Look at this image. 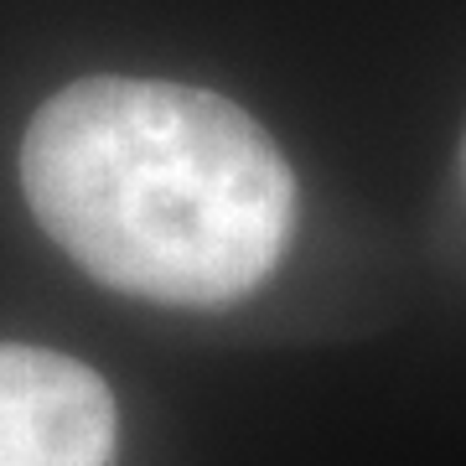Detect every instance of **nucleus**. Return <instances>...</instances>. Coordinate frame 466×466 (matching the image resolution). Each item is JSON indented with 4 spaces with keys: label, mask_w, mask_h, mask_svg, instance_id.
I'll list each match as a JSON object with an SVG mask.
<instances>
[{
    "label": "nucleus",
    "mask_w": 466,
    "mask_h": 466,
    "mask_svg": "<svg viewBox=\"0 0 466 466\" xmlns=\"http://www.w3.org/2000/svg\"><path fill=\"white\" fill-rule=\"evenodd\" d=\"M36 223L94 280L161 306H228L280 265L296 177L223 94L167 78H84L21 140Z\"/></svg>",
    "instance_id": "f257e3e1"
},
{
    "label": "nucleus",
    "mask_w": 466,
    "mask_h": 466,
    "mask_svg": "<svg viewBox=\"0 0 466 466\" xmlns=\"http://www.w3.org/2000/svg\"><path fill=\"white\" fill-rule=\"evenodd\" d=\"M0 466H115V400L99 373L0 342Z\"/></svg>",
    "instance_id": "f03ea898"
}]
</instances>
